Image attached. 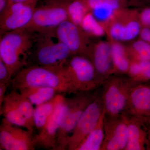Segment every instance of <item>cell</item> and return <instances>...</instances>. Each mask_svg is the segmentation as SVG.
<instances>
[{
    "instance_id": "83f0119b",
    "label": "cell",
    "mask_w": 150,
    "mask_h": 150,
    "mask_svg": "<svg viewBox=\"0 0 150 150\" xmlns=\"http://www.w3.org/2000/svg\"><path fill=\"white\" fill-rule=\"evenodd\" d=\"M80 26L91 38H100L106 35L104 25L91 12L86 16Z\"/></svg>"
},
{
    "instance_id": "e575fe53",
    "label": "cell",
    "mask_w": 150,
    "mask_h": 150,
    "mask_svg": "<svg viewBox=\"0 0 150 150\" xmlns=\"http://www.w3.org/2000/svg\"><path fill=\"white\" fill-rule=\"evenodd\" d=\"M148 134H149V149L150 150V117L148 119L147 122Z\"/></svg>"
},
{
    "instance_id": "8992f818",
    "label": "cell",
    "mask_w": 150,
    "mask_h": 150,
    "mask_svg": "<svg viewBox=\"0 0 150 150\" xmlns=\"http://www.w3.org/2000/svg\"><path fill=\"white\" fill-rule=\"evenodd\" d=\"M63 70L76 93L95 91L102 85L91 60L85 56L73 55Z\"/></svg>"
},
{
    "instance_id": "2e32d148",
    "label": "cell",
    "mask_w": 150,
    "mask_h": 150,
    "mask_svg": "<svg viewBox=\"0 0 150 150\" xmlns=\"http://www.w3.org/2000/svg\"><path fill=\"white\" fill-rule=\"evenodd\" d=\"M126 115L149 119L150 117V83H134L128 100Z\"/></svg>"
},
{
    "instance_id": "1f68e13d",
    "label": "cell",
    "mask_w": 150,
    "mask_h": 150,
    "mask_svg": "<svg viewBox=\"0 0 150 150\" xmlns=\"http://www.w3.org/2000/svg\"><path fill=\"white\" fill-rule=\"evenodd\" d=\"M10 84H0V109L1 108L3 103L6 96V93Z\"/></svg>"
},
{
    "instance_id": "7a4b0ae2",
    "label": "cell",
    "mask_w": 150,
    "mask_h": 150,
    "mask_svg": "<svg viewBox=\"0 0 150 150\" xmlns=\"http://www.w3.org/2000/svg\"><path fill=\"white\" fill-rule=\"evenodd\" d=\"M36 33L25 28L1 35L0 59L4 62L13 78L28 64Z\"/></svg>"
},
{
    "instance_id": "d4e9b609",
    "label": "cell",
    "mask_w": 150,
    "mask_h": 150,
    "mask_svg": "<svg viewBox=\"0 0 150 150\" xmlns=\"http://www.w3.org/2000/svg\"><path fill=\"white\" fill-rule=\"evenodd\" d=\"M91 12H114L120 9L128 7L129 0H81Z\"/></svg>"
},
{
    "instance_id": "cb8c5ba5",
    "label": "cell",
    "mask_w": 150,
    "mask_h": 150,
    "mask_svg": "<svg viewBox=\"0 0 150 150\" xmlns=\"http://www.w3.org/2000/svg\"><path fill=\"white\" fill-rule=\"evenodd\" d=\"M127 76L134 83L150 81V61L131 60Z\"/></svg>"
},
{
    "instance_id": "d6986e66",
    "label": "cell",
    "mask_w": 150,
    "mask_h": 150,
    "mask_svg": "<svg viewBox=\"0 0 150 150\" xmlns=\"http://www.w3.org/2000/svg\"><path fill=\"white\" fill-rule=\"evenodd\" d=\"M64 95L59 94L48 102L36 106L34 109V126L39 132L51 118L58 105L65 99Z\"/></svg>"
},
{
    "instance_id": "e0dca14e",
    "label": "cell",
    "mask_w": 150,
    "mask_h": 150,
    "mask_svg": "<svg viewBox=\"0 0 150 150\" xmlns=\"http://www.w3.org/2000/svg\"><path fill=\"white\" fill-rule=\"evenodd\" d=\"M126 115L129 135L125 150H149L148 119Z\"/></svg>"
},
{
    "instance_id": "836d02e7",
    "label": "cell",
    "mask_w": 150,
    "mask_h": 150,
    "mask_svg": "<svg viewBox=\"0 0 150 150\" xmlns=\"http://www.w3.org/2000/svg\"><path fill=\"white\" fill-rule=\"evenodd\" d=\"M29 1V0H8L7 7L11 5L12 4H14V3L26 1Z\"/></svg>"
},
{
    "instance_id": "9c48e42d",
    "label": "cell",
    "mask_w": 150,
    "mask_h": 150,
    "mask_svg": "<svg viewBox=\"0 0 150 150\" xmlns=\"http://www.w3.org/2000/svg\"><path fill=\"white\" fill-rule=\"evenodd\" d=\"M104 111L100 92L88 105L78 121L67 143V150H76L79 145L96 126Z\"/></svg>"
},
{
    "instance_id": "277c9868",
    "label": "cell",
    "mask_w": 150,
    "mask_h": 150,
    "mask_svg": "<svg viewBox=\"0 0 150 150\" xmlns=\"http://www.w3.org/2000/svg\"><path fill=\"white\" fill-rule=\"evenodd\" d=\"M134 84L127 75H112L105 81L100 93L105 115L115 116L125 114Z\"/></svg>"
},
{
    "instance_id": "52a82bcc",
    "label": "cell",
    "mask_w": 150,
    "mask_h": 150,
    "mask_svg": "<svg viewBox=\"0 0 150 150\" xmlns=\"http://www.w3.org/2000/svg\"><path fill=\"white\" fill-rule=\"evenodd\" d=\"M38 4L31 21L24 27L33 32H54L59 25L68 19L67 0H46Z\"/></svg>"
},
{
    "instance_id": "44dd1931",
    "label": "cell",
    "mask_w": 150,
    "mask_h": 150,
    "mask_svg": "<svg viewBox=\"0 0 150 150\" xmlns=\"http://www.w3.org/2000/svg\"><path fill=\"white\" fill-rule=\"evenodd\" d=\"M18 91L26 97L33 105L36 106L48 102L56 96L62 94L56 89L47 87L25 88Z\"/></svg>"
},
{
    "instance_id": "ba28073f",
    "label": "cell",
    "mask_w": 150,
    "mask_h": 150,
    "mask_svg": "<svg viewBox=\"0 0 150 150\" xmlns=\"http://www.w3.org/2000/svg\"><path fill=\"white\" fill-rule=\"evenodd\" d=\"M139 11L128 7L116 11L105 25L108 40L125 42L134 40L142 28Z\"/></svg>"
},
{
    "instance_id": "5bb4252c",
    "label": "cell",
    "mask_w": 150,
    "mask_h": 150,
    "mask_svg": "<svg viewBox=\"0 0 150 150\" xmlns=\"http://www.w3.org/2000/svg\"><path fill=\"white\" fill-rule=\"evenodd\" d=\"M65 99L56 107L52 116L38 134L34 136L36 147L56 150L60 126L66 107Z\"/></svg>"
},
{
    "instance_id": "f546056e",
    "label": "cell",
    "mask_w": 150,
    "mask_h": 150,
    "mask_svg": "<svg viewBox=\"0 0 150 150\" xmlns=\"http://www.w3.org/2000/svg\"><path fill=\"white\" fill-rule=\"evenodd\" d=\"M139 17L142 27L150 28V8L139 11Z\"/></svg>"
},
{
    "instance_id": "484cf974",
    "label": "cell",
    "mask_w": 150,
    "mask_h": 150,
    "mask_svg": "<svg viewBox=\"0 0 150 150\" xmlns=\"http://www.w3.org/2000/svg\"><path fill=\"white\" fill-rule=\"evenodd\" d=\"M68 19L81 26L86 16L91 12L81 0H67Z\"/></svg>"
},
{
    "instance_id": "4dcf8cb0",
    "label": "cell",
    "mask_w": 150,
    "mask_h": 150,
    "mask_svg": "<svg viewBox=\"0 0 150 150\" xmlns=\"http://www.w3.org/2000/svg\"><path fill=\"white\" fill-rule=\"evenodd\" d=\"M139 37L142 39L150 44V28L142 27Z\"/></svg>"
},
{
    "instance_id": "8fae6325",
    "label": "cell",
    "mask_w": 150,
    "mask_h": 150,
    "mask_svg": "<svg viewBox=\"0 0 150 150\" xmlns=\"http://www.w3.org/2000/svg\"><path fill=\"white\" fill-rule=\"evenodd\" d=\"M54 33L57 39L67 46L73 55L88 57L92 42L81 26L68 19L56 28Z\"/></svg>"
},
{
    "instance_id": "9a60e30c",
    "label": "cell",
    "mask_w": 150,
    "mask_h": 150,
    "mask_svg": "<svg viewBox=\"0 0 150 150\" xmlns=\"http://www.w3.org/2000/svg\"><path fill=\"white\" fill-rule=\"evenodd\" d=\"M88 58L92 62L102 84L113 75L111 47L109 40L92 42L90 46Z\"/></svg>"
},
{
    "instance_id": "6da1fadb",
    "label": "cell",
    "mask_w": 150,
    "mask_h": 150,
    "mask_svg": "<svg viewBox=\"0 0 150 150\" xmlns=\"http://www.w3.org/2000/svg\"><path fill=\"white\" fill-rule=\"evenodd\" d=\"M10 85L12 89L17 91L25 88L47 87L56 89L64 94L76 93L63 68L28 65L12 78Z\"/></svg>"
},
{
    "instance_id": "3957f363",
    "label": "cell",
    "mask_w": 150,
    "mask_h": 150,
    "mask_svg": "<svg viewBox=\"0 0 150 150\" xmlns=\"http://www.w3.org/2000/svg\"><path fill=\"white\" fill-rule=\"evenodd\" d=\"M56 37L54 31L36 33L28 62L32 64L54 69H62L73 55L66 45Z\"/></svg>"
},
{
    "instance_id": "30bf717a",
    "label": "cell",
    "mask_w": 150,
    "mask_h": 150,
    "mask_svg": "<svg viewBox=\"0 0 150 150\" xmlns=\"http://www.w3.org/2000/svg\"><path fill=\"white\" fill-rule=\"evenodd\" d=\"M40 0L14 3L0 14V34L25 27L31 21Z\"/></svg>"
},
{
    "instance_id": "4316f807",
    "label": "cell",
    "mask_w": 150,
    "mask_h": 150,
    "mask_svg": "<svg viewBox=\"0 0 150 150\" xmlns=\"http://www.w3.org/2000/svg\"><path fill=\"white\" fill-rule=\"evenodd\" d=\"M126 46L131 60L150 61L149 43L139 39L132 40Z\"/></svg>"
},
{
    "instance_id": "7402d4cb",
    "label": "cell",
    "mask_w": 150,
    "mask_h": 150,
    "mask_svg": "<svg viewBox=\"0 0 150 150\" xmlns=\"http://www.w3.org/2000/svg\"><path fill=\"white\" fill-rule=\"evenodd\" d=\"M104 111L92 131L79 145L76 150H100L105 138Z\"/></svg>"
},
{
    "instance_id": "4fadbf2b",
    "label": "cell",
    "mask_w": 150,
    "mask_h": 150,
    "mask_svg": "<svg viewBox=\"0 0 150 150\" xmlns=\"http://www.w3.org/2000/svg\"><path fill=\"white\" fill-rule=\"evenodd\" d=\"M105 138L100 150H125L128 140L126 114L111 116L105 114Z\"/></svg>"
},
{
    "instance_id": "d6a6232c",
    "label": "cell",
    "mask_w": 150,
    "mask_h": 150,
    "mask_svg": "<svg viewBox=\"0 0 150 150\" xmlns=\"http://www.w3.org/2000/svg\"><path fill=\"white\" fill-rule=\"evenodd\" d=\"M8 1V0H0V14L6 8Z\"/></svg>"
},
{
    "instance_id": "7c38bea8",
    "label": "cell",
    "mask_w": 150,
    "mask_h": 150,
    "mask_svg": "<svg viewBox=\"0 0 150 150\" xmlns=\"http://www.w3.org/2000/svg\"><path fill=\"white\" fill-rule=\"evenodd\" d=\"M33 133L4 118L0 125V148L4 150H34Z\"/></svg>"
},
{
    "instance_id": "603a6c76",
    "label": "cell",
    "mask_w": 150,
    "mask_h": 150,
    "mask_svg": "<svg viewBox=\"0 0 150 150\" xmlns=\"http://www.w3.org/2000/svg\"><path fill=\"white\" fill-rule=\"evenodd\" d=\"M6 95L15 105L28 123L33 128H35L34 123L35 108L29 100L20 92L15 90H12L11 91Z\"/></svg>"
},
{
    "instance_id": "ffe728a7",
    "label": "cell",
    "mask_w": 150,
    "mask_h": 150,
    "mask_svg": "<svg viewBox=\"0 0 150 150\" xmlns=\"http://www.w3.org/2000/svg\"><path fill=\"white\" fill-rule=\"evenodd\" d=\"M0 114L11 123L33 133L34 128L28 123L7 95L0 109Z\"/></svg>"
},
{
    "instance_id": "ac0fdd59",
    "label": "cell",
    "mask_w": 150,
    "mask_h": 150,
    "mask_svg": "<svg viewBox=\"0 0 150 150\" xmlns=\"http://www.w3.org/2000/svg\"><path fill=\"white\" fill-rule=\"evenodd\" d=\"M108 40L111 47L113 75H127L131 61L127 46L119 41Z\"/></svg>"
},
{
    "instance_id": "5b68a950",
    "label": "cell",
    "mask_w": 150,
    "mask_h": 150,
    "mask_svg": "<svg viewBox=\"0 0 150 150\" xmlns=\"http://www.w3.org/2000/svg\"><path fill=\"white\" fill-rule=\"evenodd\" d=\"M93 91L78 92L65 100L66 107L57 141L56 150H67V143L84 110L96 95Z\"/></svg>"
},
{
    "instance_id": "f1b7e54d",
    "label": "cell",
    "mask_w": 150,
    "mask_h": 150,
    "mask_svg": "<svg viewBox=\"0 0 150 150\" xmlns=\"http://www.w3.org/2000/svg\"><path fill=\"white\" fill-rule=\"evenodd\" d=\"M12 77L6 65L0 59V84H10Z\"/></svg>"
}]
</instances>
